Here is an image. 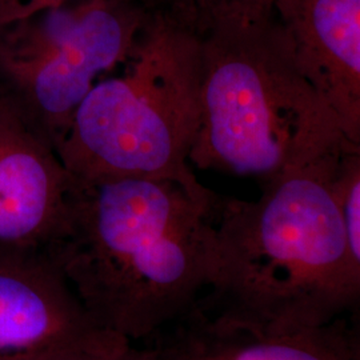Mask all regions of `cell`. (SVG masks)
Returning <instances> with one entry per match:
<instances>
[{
	"mask_svg": "<svg viewBox=\"0 0 360 360\" xmlns=\"http://www.w3.org/2000/svg\"><path fill=\"white\" fill-rule=\"evenodd\" d=\"M342 154L262 183L257 200L219 198L208 284L195 309L294 331L345 319L358 307L360 264L333 187Z\"/></svg>",
	"mask_w": 360,
	"mask_h": 360,
	"instance_id": "cell-2",
	"label": "cell"
},
{
	"mask_svg": "<svg viewBox=\"0 0 360 360\" xmlns=\"http://www.w3.org/2000/svg\"><path fill=\"white\" fill-rule=\"evenodd\" d=\"M153 339L169 360H359V342L346 318L274 331L214 319L193 307Z\"/></svg>",
	"mask_w": 360,
	"mask_h": 360,
	"instance_id": "cell-9",
	"label": "cell"
},
{
	"mask_svg": "<svg viewBox=\"0 0 360 360\" xmlns=\"http://www.w3.org/2000/svg\"><path fill=\"white\" fill-rule=\"evenodd\" d=\"M198 32L230 16H252L274 10L275 0H158Z\"/></svg>",
	"mask_w": 360,
	"mask_h": 360,
	"instance_id": "cell-11",
	"label": "cell"
},
{
	"mask_svg": "<svg viewBox=\"0 0 360 360\" xmlns=\"http://www.w3.org/2000/svg\"><path fill=\"white\" fill-rule=\"evenodd\" d=\"M72 180L49 136L0 84V254L46 252L65 224Z\"/></svg>",
	"mask_w": 360,
	"mask_h": 360,
	"instance_id": "cell-7",
	"label": "cell"
},
{
	"mask_svg": "<svg viewBox=\"0 0 360 360\" xmlns=\"http://www.w3.org/2000/svg\"><path fill=\"white\" fill-rule=\"evenodd\" d=\"M123 75L98 82L55 144L80 181L171 180L199 196L212 191L190 167L199 122V32L158 0Z\"/></svg>",
	"mask_w": 360,
	"mask_h": 360,
	"instance_id": "cell-4",
	"label": "cell"
},
{
	"mask_svg": "<svg viewBox=\"0 0 360 360\" xmlns=\"http://www.w3.org/2000/svg\"><path fill=\"white\" fill-rule=\"evenodd\" d=\"M75 360H169L156 346H139L123 340L112 347L98 351Z\"/></svg>",
	"mask_w": 360,
	"mask_h": 360,
	"instance_id": "cell-12",
	"label": "cell"
},
{
	"mask_svg": "<svg viewBox=\"0 0 360 360\" xmlns=\"http://www.w3.org/2000/svg\"><path fill=\"white\" fill-rule=\"evenodd\" d=\"M218 199L171 180L74 179L46 254L94 322L142 343L206 291Z\"/></svg>",
	"mask_w": 360,
	"mask_h": 360,
	"instance_id": "cell-1",
	"label": "cell"
},
{
	"mask_svg": "<svg viewBox=\"0 0 360 360\" xmlns=\"http://www.w3.org/2000/svg\"><path fill=\"white\" fill-rule=\"evenodd\" d=\"M154 0H75L0 26V84L53 147L99 77L124 65Z\"/></svg>",
	"mask_w": 360,
	"mask_h": 360,
	"instance_id": "cell-5",
	"label": "cell"
},
{
	"mask_svg": "<svg viewBox=\"0 0 360 360\" xmlns=\"http://www.w3.org/2000/svg\"><path fill=\"white\" fill-rule=\"evenodd\" d=\"M296 63L360 146V0H275Z\"/></svg>",
	"mask_w": 360,
	"mask_h": 360,
	"instance_id": "cell-8",
	"label": "cell"
},
{
	"mask_svg": "<svg viewBox=\"0 0 360 360\" xmlns=\"http://www.w3.org/2000/svg\"><path fill=\"white\" fill-rule=\"evenodd\" d=\"M123 340L94 322L46 252L0 254V360H75Z\"/></svg>",
	"mask_w": 360,
	"mask_h": 360,
	"instance_id": "cell-6",
	"label": "cell"
},
{
	"mask_svg": "<svg viewBox=\"0 0 360 360\" xmlns=\"http://www.w3.org/2000/svg\"><path fill=\"white\" fill-rule=\"evenodd\" d=\"M333 187L351 255L360 264V147L349 148L339 158Z\"/></svg>",
	"mask_w": 360,
	"mask_h": 360,
	"instance_id": "cell-10",
	"label": "cell"
},
{
	"mask_svg": "<svg viewBox=\"0 0 360 360\" xmlns=\"http://www.w3.org/2000/svg\"><path fill=\"white\" fill-rule=\"evenodd\" d=\"M199 122L190 165L262 183L360 147L296 63L275 10L199 31Z\"/></svg>",
	"mask_w": 360,
	"mask_h": 360,
	"instance_id": "cell-3",
	"label": "cell"
}]
</instances>
